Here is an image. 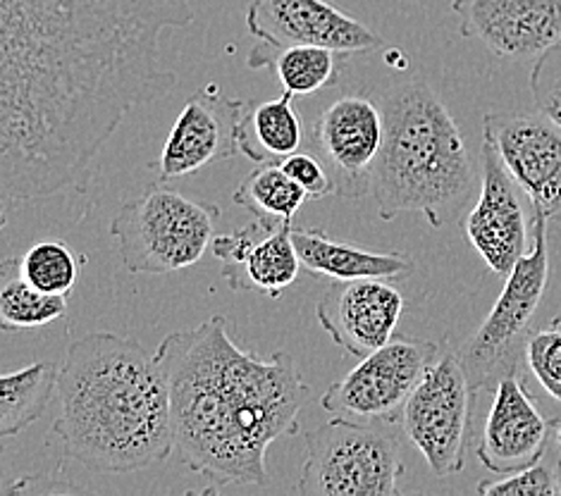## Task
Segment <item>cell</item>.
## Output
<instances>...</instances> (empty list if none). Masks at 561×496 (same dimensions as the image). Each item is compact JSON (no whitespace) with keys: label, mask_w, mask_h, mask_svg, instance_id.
<instances>
[{"label":"cell","mask_w":561,"mask_h":496,"mask_svg":"<svg viewBox=\"0 0 561 496\" xmlns=\"http://www.w3.org/2000/svg\"><path fill=\"white\" fill-rule=\"evenodd\" d=\"M20 265L26 281L36 289L68 297L77 287L79 275H82L84 258L77 256L65 241L50 239L42 241V244H34L24 253Z\"/></svg>","instance_id":"cell-25"},{"label":"cell","mask_w":561,"mask_h":496,"mask_svg":"<svg viewBox=\"0 0 561 496\" xmlns=\"http://www.w3.org/2000/svg\"><path fill=\"white\" fill-rule=\"evenodd\" d=\"M445 351L447 339L431 342L399 334L376 351L358 358L360 364L354 370L330 384L320 406L328 413L368 423L402 420L413 389Z\"/></svg>","instance_id":"cell-8"},{"label":"cell","mask_w":561,"mask_h":496,"mask_svg":"<svg viewBox=\"0 0 561 496\" xmlns=\"http://www.w3.org/2000/svg\"><path fill=\"white\" fill-rule=\"evenodd\" d=\"M530 91L540 115L561 127V42L533 65Z\"/></svg>","instance_id":"cell-27"},{"label":"cell","mask_w":561,"mask_h":496,"mask_svg":"<svg viewBox=\"0 0 561 496\" xmlns=\"http://www.w3.org/2000/svg\"><path fill=\"white\" fill-rule=\"evenodd\" d=\"M530 249L506 275L502 293L473 337L459 348L473 392H494L504 374L518 372L520 348L530 337V323L542 303L550 279L547 218L533 210Z\"/></svg>","instance_id":"cell-6"},{"label":"cell","mask_w":561,"mask_h":496,"mask_svg":"<svg viewBox=\"0 0 561 496\" xmlns=\"http://www.w3.org/2000/svg\"><path fill=\"white\" fill-rule=\"evenodd\" d=\"M483 139L497 149L533 210L561 220V127L545 115L488 113Z\"/></svg>","instance_id":"cell-11"},{"label":"cell","mask_w":561,"mask_h":496,"mask_svg":"<svg viewBox=\"0 0 561 496\" xmlns=\"http://www.w3.org/2000/svg\"><path fill=\"white\" fill-rule=\"evenodd\" d=\"M247 103L220 93L216 84H206L186 101L178 123L158 158V180L175 182L192 177L210 165L239 155V125Z\"/></svg>","instance_id":"cell-12"},{"label":"cell","mask_w":561,"mask_h":496,"mask_svg":"<svg viewBox=\"0 0 561 496\" xmlns=\"http://www.w3.org/2000/svg\"><path fill=\"white\" fill-rule=\"evenodd\" d=\"M58 389V368L32 364L0 380V437L12 439L46 413Z\"/></svg>","instance_id":"cell-22"},{"label":"cell","mask_w":561,"mask_h":496,"mask_svg":"<svg viewBox=\"0 0 561 496\" xmlns=\"http://www.w3.org/2000/svg\"><path fill=\"white\" fill-rule=\"evenodd\" d=\"M480 194L463 222L466 237L497 277H506L528 253V220L520 186L506 170L497 149L483 139L480 149Z\"/></svg>","instance_id":"cell-14"},{"label":"cell","mask_w":561,"mask_h":496,"mask_svg":"<svg viewBox=\"0 0 561 496\" xmlns=\"http://www.w3.org/2000/svg\"><path fill=\"white\" fill-rule=\"evenodd\" d=\"M170 387L178 459L218 485H265L277 439L299 432L311 394L287 351L261 358L234 344L225 315L172 332L156 348Z\"/></svg>","instance_id":"cell-2"},{"label":"cell","mask_w":561,"mask_h":496,"mask_svg":"<svg viewBox=\"0 0 561 496\" xmlns=\"http://www.w3.org/2000/svg\"><path fill=\"white\" fill-rule=\"evenodd\" d=\"M342 58L340 53L323 46L277 48L259 42V46L249 53V67L253 70L271 67L283 91L299 99L335 86L340 82Z\"/></svg>","instance_id":"cell-21"},{"label":"cell","mask_w":561,"mask_h":496,"mask_svg":"<svg viewBox=\"0 0 561 496\" xmlns=\"http://www.w3.org/2000/svg\"><path fill=\"white\" fill-rule=\"evenodd\" d=\"M232 200L237 206L251 210L256 218L291 222L311 198L289 177L283 165L259 163V168L251 170L237 186Z\"/></svg>","instance_id":"cell-24"},{"label":"cell","mask_w":561,"mask_h":496,"mask_svg":"<svg viewBox=\"0 0 561 496\" xmlns=\"http://www.w3.org/2000/svg\"><path fill=\"white\" fill-rule=\"evenodd\" d=\"M402 477L404 463L390 432L335 415L306 435L297 489L304 496H392Z\"/></svg>","instance_id":"cell-7"},{"label":"cell","mask_w":561,"mask_h":496,"mask_svg":"<svg viewBox=\"0 0 561 496\" xmlns=\"http://www.w3.org/2000/svg\"><path fill=\"white\" fill-rule=\"evenodd\" d=\"M473 394L459 351L447 346L404 406L402 430L439 480L463 471Z\"/></svg>","instance_id":"cell-9"},{"label":"cell","mask_w":561,"mask_h":496,"mask_svg":"<svg viewBox=\"0 0 561 496\" xmlns=\"http://www.w3.org/2000/svg\"><path fill=\"white\" fill-rule=\"evenodd\" d=\"M291 230L289 220L256 218L213 239V256L222 263V277L230 289L273 299L287 291L304 270Z\"/></svg>","instance_id":"cell-16"},{"label":"cell","mask_w":561,"mask_h":496,"mask_svg":"<svg viewBox=\"0 0 561 496\" xmlns=\"http://www.w3.org/2000/svg\"><path fill=\"white\" fill-rule=\"evenodd\" d=\"M53 432L68 459L99 475L158 465L175 451L170 387L156 354L113 332L75 342L58 368Z\"/></svg>","instance_id":"cell-3"},{"label":"cell","mask_w":561,"mask_h":496,"mask_svg":"<svg viewBox=\"0 0 561 496\" xmlns=\"http://www.w3.org/2000/svg\"><path fill=\"white\" fill-rule=\"evenodd\" d=\"M304 270L335 281L352 279H390L402 281L416 273V263L402 251H373L344 244L316 227L291 230Z\"/></svg>","instance_id":"cell-19"},{"label":"cell","mask_w":561,"mask_h":496,"mask_svg":"<svg viewBox=\"0 0 561 496\" xmlns=\"http://www.w3.org/2000/svg\"><path fill=\"white\" fill-rule=\"evenodd\" d=\"M552 423L540 413L518 372L504 374L478 441V461L494 475H512L542 461Z\"/></svg>","instance_id":"cell-18"},{"label":"cell","mask_w":561,"mask_h":496,"mask_svg":"<svg viewBox=\"0 0 561 496\" xmlns=\"http://www.w3.org/2000/svg\"><path fill=\"white\" fill-rule=\"evenodd\" d=\"M311 139L335 184V196H370L373 170L385 139V117L376 96L344 93L335 99L316 119Z\"/></svg>","instance_id":"cell-10"},{"label":"cell","mask_w":561,"mask_h":496,"mask_svg":"<svg viewBox=\"0 0 561 496\" xmlns=\"http://www.w3.org/2000/svg\"><path fill=\"white\" fill-rule=\"evenodd\" d=\"M385 139L370 196L380 220L419 212L433 230L457 220L476 189V170L457 119L423 82L378 93Z\"/></svg>","instance_id":"cell-4"},{"label":"cell","mask_w":561,"mask_h":496,"mask_svg":"<svg viewBox=\"0 0 561 496\" xmlns=\"http://www.w3.org/2000/svg\"><path fill=\"white\" fill-rule=\"evenodd\" d=\"M404 297L390 279L335 281L316 303V318L346 354L364 358L394 337Z\"/></svg>","instance_id":"cell-17"},{"label":"cell","mask_w":561,"mask_h":496,"mask_svg":"<svg viewBox=\"0 0 561 496\" xmlns=\"http://www.w3.org/2000/svg\"><path fill=\"white\" fill-rule=\"evenodd\" d=\"M247 30L277 48L323 46L344 58L382 46L376 32L328 0H251Z\"/></svg>","instance_id":"cell-13"},{"label":"cell","mask_w":561,"mask_h":496,"mask_svg":"<svg viewBox=\"0 0 561 496\" xmlns=\"http://www.w3.org/2000/svg\"><path fill=\"white\" fill-rule=\"evenodd\" d=\"M304 125L294 108V96L285 93L277 101H263L247 108L239 125V151L253 163H283L301 151Z\"/></svg>","instance_id":"cell-20"},{"label":"cell","mask_w":561,"mask_h":496,"mask_svg":"<svg viewBox=\"0 0 561 496\" xmlns=\"http://www.w3.org/2000/svg\"><path fill=\"white\" fill-rule=\"evenodd\" d=\"M554 473H557V489L561 494V455H559L557 463H554Z\"/></svg>","instance_id":"cell-30"},{"label":"cell","mask_w":561,"mask_h":496,"mask_svg":"<svg viewBox=\"0 0 561 496\" xmlns=\"http://www.w3.org/2000/svg\"><path fill=\"white\" fill-rule=\"evenodd\" d=\"M192 24V0H0L5 212L87 192L125 117L178 89L160 36Z\"/></svg>","instance_id":"cell-1"},{"label":"cell","mask_w":561,"mask_h":496,"mask_svg":"<svg viewBox=\"0 0 561 496\" xmlns=\"http://www.w3.org/2000/svg\"><path fill=\"white\" fill-rule=\"evenodd\" d=\"M68 313V297L36 289L22 275L20 261L0 265V325L5 332L34 330Z\"/></svg>","instance_id":"cell-23"},{"label":"cell","mask_w":561,"mask_h":496,"mask_svg":"<svg viewBox=\"0 0 561 496\" xmlns=\"http://www.w3.org/2000/svg\"><path fill=\"white\" fill-rule=\"evenodd\" d=\"M478 494L485 496H552L557 489V473L545 463H536L524 471L502 475L497 480L480 482Z\"/></svg>","instance_id":"cell-28"},{"label":"cell","mask_w":561,"mask_h":496,"mask_svg":"<svg viewBox=\"0 0 561 496\" xmlns=\"http://www.w3.org/2000/svg\"><path fill=\"white\" fill-rule=\"evenodd\" d=\"M524 358L545 392L561 404V320L530 334Z\"/></svg>","instance_id":"cell-26"},{"label":"cell","mask_w":561,"mask_h":496,"mask_svg":"<svg viewBox=\"0 0 561 496\" xmlns=\"http://www.w3.org/2000/svg\"><path fill=\"white\" fill-rule=\"evenodd\" d=\"M463 38L504 60L540 58L561 42V0H454Z\"/></svg>","instance_id":"cell-15"},{"label":"cell","mask_w":561,"mask_h":496,"mask_svg":"<svg viewBox=\"0 0 561 496\" xmlns=\"http://www.w3.org/2000/svg\"><path fill=\"white\" fill-rule=\"evenodd\" d=\"M218 218V206L151 184L117 210L111 234L131 275H170L206 256Z\"/></svg>","instance_id":"cell-5"},{"label":"cell","mask_w":561,"mask_h":496,"mask_svg":"<svg viewBox=\"0 0 561 496\" xmlns=\"http://www.w3.org/2000/svg\"><path fill=\"white\" fill-rule=\"evenodd\" d=\"M279 165H283V170L289 174V177L297 182L306 194H309L311 200L335 194V184H332L330 172L318 155L297 151L287 155Z\"/></svg>","instance_id":"cell-29"}]
</instances>
